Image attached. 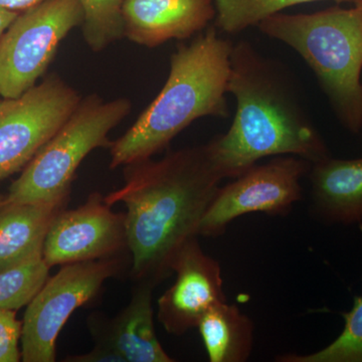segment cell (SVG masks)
<instances>
[{
    "label": "cell",
    "instance_id": "cell-1",
    "mask_svg": "<svg viewBox=\"0 0 362 362\" xmlns=\"http://www.w3.org/2000/svg\"><path fill=\"white\" fill-rule=\"evenodd\" d=\"M223 180L206 145L125 166L123 187L104 199L108 206L122 202L126 207L135 279L157 284L173 273L181 247L199 235L202 218Z\"/></svg>",
    "mask_w": 362,
    "mask_h": 362
},
{
    "label": "cell",
    "instance_id": "cell-2",
    "mask_svg": "<svg viewBox=\"0 0 362 362\" xmlns=\"http://www.w3.org/2000/svg\"><path fill=\"white\" fill-rule=\"evenodd\" d=\"M228 93L237 101L232 125L206 144L223 178L238 177L265 157L313 164L329 156L287 71L247 40L233 44Z\"/></svg>",
    "mask_w": 362,
    "mask_h": 362
},
{
    "label": "cell",
    "instance_id": "cell-3",
    "mask_svg": "<svg viewBox=\"0 0 362 362\" xmlns=\"http://www.w3.org/2000/svg\"><path fill=\"white\" fill-rule=\"evenodd\" d=\"M233 44L207 28L170 58L165 85L110 147L112 169L146 160L197 119L230 116L226 94Z\"/></svg>",
    "mask_w": 362,
    "mask_h": 362
},
{
    "label": "cell",
    "instance_id": "cell-4",
    "mask_svg": "<svg viewBox=\"0 0 362 362\" xmlns=\"http://www.w3.org/2000/svg\"><path fill=\"white\" fill-rule=\"evenodd\" d=\"M304 59L315 74L340 123L352 133L362 128V13L356 6L314 13H277L259 23Z\"/></svg>",
    "mask_w": 362,
    "mask_h": 362
},
{
    "label": "cell",
    "instance_id": "cell-5",
    "mask_svg": "<svg viewBox=\"0 0 362 362\" xmlns=\"http://www.w3.org/2000/svg\"><path fill=\"white\" fill-rule=\"evenodd\" d=\"M129 99L106 101L97 94L81 100L70 118L23 169L4 204L69 199L78 166L93 150L111 147L109 133L129 115Z\"/></svg>",
    "mask_w": 362,
    "mask_h": 362
},
{
    "label": "cell",
    "instance_id": "cell-6",
    "mask_svg": "<svg viewBox=\"0 0 362 362\" xmlns=\"http://www.w3.org/2000/svg\"><path fill=\"white\" fill-rule=\"evenodd\" d=\"M83 21L78 0H45L18 14L0 37V97H20L37 85L59 44Z\"/></svg>",
    "mask_w": 362,
    "mask_h": 362
},
{
    "label": "cell",
    "instance_id": "cell-7",
    "mask_svg": "<svg viewBox=\"0 0 362 362\" xmlns=\"http://www.w3.org/2000/svg\"><path fill=\"white\" fill-rule=\"evenodd\" d=\"M121 269L119 257L62 266L45 281L26 307L21 333L25 362L56 361L57 340L77 309L97 296L102 286Z\"/></svg>",
    "mask_w": 362,
    "mask_h": 362
},
{
    "label": "cell",
    "instance_id": "cell-8",
    "mask_svg": "<svg viewBox=\"0 0 362 362\" xmlns=\"http://www.w3.org/2000/svg\"><path fill=\"white\" fill-rule=\"evenodd\" d=\"M82 97L56 74L0 100V181L23 170L70 118Z\"/></svg>",
    "mask_w": 362,
    "mask_h": 362
},
{
    "label": "cell",
    "instance_id": "cell-9",
    "mask_svg": "<svg viewBox=\"0 0 362 362\" xmlns=\"http://www.w3.org/2000/svg\"><path fill=\"white\" fill-rule=\"evenodd\" d=\"M311 166L300 157L283 156L247 169L233 182L218 188L202 218L199 235L218 237L235 218L247 214L289 213L301 199V180L310 173Z\"/></svg>",
    "mask_w": 362,
    "mask_h": 362
},
{
    "label": "cell",
    "instance_id": "cell-10",
    "mask_svg": "<svg viewBox=\"0 0 362 362\" xmlns=\"http://www.w3.org/2000/svg\"><path fill=\"white\" fill-rule=\"evenodd\" d=\"M128 247L125 214L114 213L99 192L83 206L63 209L52 221L42 247L47 265L116 257Z\"/></svg>",
    "mask_w": 362,
    "mask_h": 362
},
{
    "label": "cell",
    "instance_id": "cell-11",
    "mask_svg": "<svg viewBox=\"0 0 362 362\" xmlns=\"http://www.w3.org/2000/svg\"><path fill=\"white\" fill-rule=\"evenodd\" d=\"M171 270L175 282L159 298L157 318L166 332L180 337L226 298L220 264L202 251L197 238L181 247Z\"/></svg>",
    "mask_w": 362,
    "mask_h": 362
},
{
    "label": "cell",
    "instance_id": "cell-12",
    "mask_svg": "<svg viewBox=\"0 0 362 362\" xmlns=\"http://www.w3.org/2000/svg\"><path fill=\"white\" fill-rule=\"evenodd\" d=\"M214 18V0H126L124 35L136 45L156 47L189 39Z\"/></svg>",
    "mask_w": 362,
    "mask_h": 362
},
{
    "label": "cell",
    "instance_id": "cell-13",
    "mask_svg": "<svg viewBox=\"0 0 362 362\" xmlns=\"http://www.w3.org/2000/svg\"><path fill=\"white\" fill-rule=\"evenodd\" d=\"M153 282L142 281L125 309L98 330L101 344L129 362H173L157 339L153 323Z\"/></svg>",
    "mask_w": 362,
    "mask_h": 362
},
{
    "label": "cell",
    "instance_id": "cell-14",
    "mask_svg": "<svg viewBox=\"0 0 362 362\" xmlns=\"http://www.w3.org/2000/svg\"><path fill=\"white\" fill-rule=\"evenodd\" d=\"M68 199L0 206V272L11 270L42 257L52 221Z\"/></svg>",
    "mask_w": 362,
    "mask_h": 362
},
{
    "label": "cell",
    "instance_id": "cell-15",
    "mask_svg": "<svg viewBox=\"0 0 362 362\" xmlns=\"http://www.w3.org/2000/svg\"><path fill=\"white\" fill-rule=\"evenodd\" d=\"M310 181L313 206L319 216L335 223L362 220V158L326 157L312 164Z\"/></svg>",
    "mask_w": 362,
    "mask_h": 362
},
{
    "label": "cell",
    "instance_id": "cell-16",
    "mask_svg": "<svg viewBox=\"0 0 362 362\" xmlns=\"http://www.w3.org/2000/svg\"><path fill=\"white\" fill-rule=\"evenodd\" d=\"M199 332L211 362H244L251 356L254 324L235 305L221 302L202 317Z\"/></svg>",
    "mask_w": 362,
    "mask_h": 362
},
{
    "label": "cell",
    "instance_id": "cell-17",
    "mask_svg": "<svg viewBox=\"0 0 362 362\" xmlns=\"http://www.w3.org/2000/svg\"><path fill=\"white\" fill-rule=\"evenodd\" d=\"M316 1L324 0H214L216 28L223 33L235 35L258 25L261 21L282 13L288 7ZM332 1L354 4V0Z\"/></svg>",
    "mask_w": 362,
    "mask_h": 362
},
{
    "label": "cell",
    "instance_id": "cell-18",
    "mask_svg": "<svg viewBox=\"0 0 362 362\" xmlns=\"http://www.w3.org/2000/svg\"><path fill=\"white\" fill-rule=\"evenodd\" d=\"M126 0H78L84 13L83 37L93 52H99L125 37L123 6Z\"/></svg>",
    "mask_w": 362,
    "mask_h": 362
},
{
    "label": "cell",
    "instance_id": "cell-19",
    "mask_svg": "<svg viewBox=\"0 0 362 362\" xmlns=\"http://www.w3.org/2000/svg\"><path fill=\"white\" fill-rule=\"evenodd\" d=\"M345 325L337 340L324 349L307 356L286 354L282 362H362V297L354 298V307L343 313Z\"/></svg>",
    "mask_w": 362,
    "mask_h": 362
},
{
    "label": "cell",
    "instance_id": "cell-20",
    "mask_svg": "<svg viewBox=\"0 0 362 362\" xmlns=\"http://www.w3.org/2000/svg\"><path fill=\"white\" fill-rule=\"evenodd\" d=\"M49 269L40 257L11 270L0 272V310L18 311L28 306L49 279Z\"/></svg>",
    "mask_w": 362,
    "mask_h": 362
},
{
    "label": "cell",
    "instance_id": "cell-21",
    "mask_svg": "<svg viewBox=\"0 0 362 362\" xmlns=\"http://www.w3.org/2000/svg\"><path fill=\"white\" fill-rule=\"evenodd\" d=\"M23 322L16 318V310H0V362H18L21 351L18 343L21 340Z\"/></svg>",
    "mask_w": 362,
    "mask_h": 362
},
{
    "label": "cell",
    "instance_id": "cell-22",
    "mask_svg": "<svg viewBox=\"0 0 362 362\" xmlns=\"http://www.w3.org/2000/svg\"><path fill=\"white\" fill-rule=\"evenodd\" d=\"M66 361L71 362H126L125 359L115 349L107 345L98 343L96 347L89 354L82 356H71Z\"/></svg>",
    "mask_w": 362,
    "mask_h": 362
},
{
    "label": "cell",
    "instance_id": "cell-23",
    "mask_svg": "<svg viewBox=\"0 0 362 362\" xmlns=\"http://www.w3.org/2000/svg\"><path fill=\"white\" fill-rule=\"evenodd\" d=\"M45 0H0V7L8 9V11L23 13L26 9L30 8L42 4Z\"/></svg>",
    "mask_w": 362,
    "mask_h": 362
},
{
    "label": "cell",
    "instance_id": "cell-24",
    "mask_svg": "<svg viewBox=\"0 0 362 362\" xmlns=\"http://www.w3.org/2000/svg\"><path fill=\"white\" fill-rule=\"evenodd\" d=\"M20 13L0 7V37L6 33L7 28H9V25L13 23V21L18 18Z\"/></svg>",
    "mask_w": 362,
    "mask_h": 362
},
{
    "label": "cell",
    "instance_id": "cell-25",
    "mask_svg": "<svg viewBox=\"0 0 362 362\" xmlns=\"http://www.w3.org/2000/svg\"><path fill=\"white\" fill-rule=\"evenodd\" d=\"M354 4L362 13V0H354Z\"/></svg>",
    "mask_w": 362,
    "mask_h": 362
},
{
    "label": "cell",
    "instance_id": "cell-26",
    "mask_svg": "<svg viewBox=\"0 0 362 362\" xmlns=\"http://www.w3.org/2000/svg\"><path fill=\"white\" fill-rule=\"evenodd\" d=\"M4 197L0 194V206H1L2 202H4Z\"/></svg>",
    "mask_w": 362,
    "mask_h": 362
}]
</instances>
